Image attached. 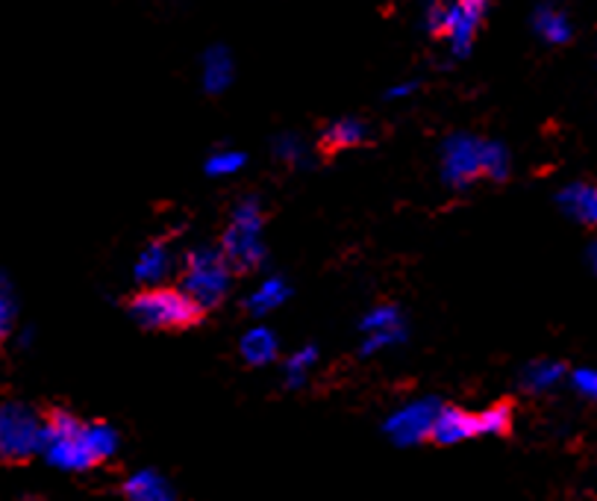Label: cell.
<instances>
[{"mask_svg": "<svg viewBox=\"0 0 597 501\" xmlns=\"http://www.w3.org/2000/svg\"><path fill=\"white\" fill-rule=\"evenodd\" d=\"M595 501H597V499H595Z\"/></svg>", "mask_w": 597, "mask_h": 501, "instance_id": "f1b7e54d", "label": "cell"}, {"mask_svg": "<svg viewBox=\"0 0 597 501\" xmlns=\"http://www.w3.org/2000/svg\"><path fill=\"white\" fill-rule=\"evenodd\" d=\"M574 387L580 389L583 396H589L597 401V372H591V369H580V372H574Z\"/></svg>", "mask_w": 597, "mask_h": 501, "instance_id": "484cf974", "label": "cell"}, {"mask_svg": "<svg viewBox=\"0 0 597 501\" xmlns=\"http://www.w3.org/2000/svg\"><path fill=\"white\" fill-rule=\"evenodd\" d=\"M136 280L145 286L165 284V277L171 275V250L165 243H151L136 259Z\"/></svg>", "mask_w": 597, "mask_h": 501, "instance_id": "7c38bea8", "label": "cell"}, {"mask_svg": "<svg viewBox=\"0 0 597 501\" xmlns=\"http://www.w3.org/2000/svg\"><path fill=\"white\" fill-rule=\"evenodd\" d=\"M591 266H595V272H597V243H595V248H591Z\"/></svg>", "mask_w": 597, "mask_h": 501, "instance_id": "83f0119b", "label": "cell"}, {"mask_svg": "<svg viewBox=\"0 0 597 501\" xmlns=\"http://www.w3.org/2000/svg\"><path fill=\"white\" fill-rule=\"evenodd\" d=\"M245 163H248V156L241 154L239 147H222L206 160V174L209 177H230V174H239Z\"/></svg>", "mask_w": 597, "mask_h": 501, "instance_id": "44dd1931", "label": "cell"}, {"mask_svg": "<svg viewBox=\"0 0 597 501\" xmlns=\"http://www.w3.org/2000/svg\"><path fill=\"white\" fill-rule=\"evenodd\" d=\"M265 216L259 201L245 198L236 204L230 225L222 236V254L233 266V272H254L265 259Z\"/></svg>", "mask_w": 597, "mask_h": 501, "instance_id": "5b68a950", "label": "cell"}, {"mask_svg": "<svg viewBox=\"0 0 597 501\" xmlns=\"http://www.w3.org/2000/svg\"><path fill=\"white\" fill-rule=\"evenodd\" d=\"M488 0H426L424 24L435 39L451 44L456 57H465L477 39Z\"/></svg>", "mask_w": 597, "mask_h": 501, "instance_id": "277c9868", "label": "cell"}, {"mask_svg": "<svg viewBox=\"0 0 597 501\" xmlns=\"http://www.w3.org/2000/svg\"><path fill=\"white\" fill-rule=\"evenodd\" d=\"M509 168H512L509 151H506L501 142L483 139V177L501 183L509 177Z\"/></svg>", "mask_w": 597, "mask_h": 501, "instance_id": "ffe728a7", "label": "cell"}, {"mask_svg": "<svg viewBox=\"0 0 597 501\" xmlns=\"http://www.w3.org/2000/svg\"><path fill=\"white\" fill-rule=\"evenodd\" d=\"M233 286V266L222 254V248H192L179 268V289L200 307L213 310L227 298Z\"/></svg>", "mask_w": 597, "mask_h": 501, "instance_id": "3957f363", "label": "cell"}, {"mask_svg": "<svg viewBox=\"0 0 597 501\" xmlns=\"http://www.w3.org/2000/svg\"><path fill=\"white\" fill-rule=\"evenodd\" d=\"M359 330H362V355H377L383 348L403 342L406 321L394 304H380L371 313H366V319L359 321Z\"/></svg>", "mask_w": 597, "mask_h": 501, "instance_id": "ba28073f", "label": "cell"}, {"mask_svg": "<svg viewBox=\"0 0 597 501\" xmlns=\"http://www.w3.org/2000/svg\"><path fill=\"white\" fill-rule=\"evenodd\" d=\"M563 375V364H556V360H538V364H529L527 369H524L521 384H524V389H529V392H545V389H550L554 384H559Z\"/></svg>", "mask_w": 597, "mask_h": 501, "instance_id": "d6986e66", "label": "cell"}, {"mask_svg": "<svg viewBox=\"0 0 597 501\" xmlns=\"http://www.w3.org/2000/svg\"><path fill=\"white\" fill-rule=\"evenodd\" d=\"M515 422V405L512 401H497L477 413V431L480 437H506Z\"/></svg>", "mask_w": 597, "mask_h": 501, "instance_id": "ac0fdd59", "label": "cell"}, {"mask_svg": "<svg viewBox=\"0 0 597 501\" xmlns=\"http://www.w3.org/2000/svg\"><path fill=\"white\" fill-rule=\"evenodd\" d=\"M274 154L280 156L282 163L295 165V163H300V160H303L307 147H303V139L286 133V136H280L277 142H274Z\"/></svg>", "mask_w": 597, "mask_h": 501, "instance_id": "d4e9b609", "label": "cell"}, {"mask_svg": "<svg viewBox=\"0 0 597 501\" xmlns=\"http://www.w3.org/2000/svg\"><path fill=\"white\" fill-rule=\"evenodd\" d=\"M415 89H419V83H415V80H410V83H398V86L389 89V98H410Z\"/></svg>", "mask_w": 597, "mask_h": 501, "instance_id": "4316f807", "label": "cell"}, {"mask_svg": "<svg viewBox=\"0 0 597 501\" xmlns=\"http://www.w3.org/2000/svg\"><path fill=\"white\" fill-rule=\"evenodd\" d=\"M559 207L583 225H597V186L591 183H572L559 192Z\"/></svg>", "mask_w": 597, "mask_h": 501, "instance_id": "8fae6325", "label": "cell"}, {"mask_svg": "<svg viewBox=\"0 0 597 501\" xmlns=\"http://www.w3.org/2000/svg\"><path fill=\"white\" fill-rule=\"evenodd\" d=\"M121 490H124V499L127 501H174L168 481L159 472H154V469L130 476Z\"/></svg>", "mask_w": 597, "mask_h": 501, "instance_id": "5bb4252c", "label": "cell"}, {"mask_svg": "<svg viewBox=\"0 0 597 501\" xmlns=\"http://www.w3.org/2000/svg\"><path fill=\"white\" fill-rule=\"evenodd\" d=\"M536 30L542 39H547V42H554V44L568 42V35H572V27H568V21H565L559 12H554V9H542V12H538Z\"/></svg>", "mask_w": 597, "mask_h": 501, "instance_id": "7402d4cb", "label": "cell"}, {"mask_svg": "<svg viewBox=\"0 0 597 501\" xmlns=\"http://www.w3.org/2000/svg\"><path fill=\"white\" fill-rule=\"evenodd\" d=\"M439 407L442 405H439L435 398L412 401V405L401 407V410L385 422V433H389L398 446H415V442L421 440H430V428H433Z\"/></svg>", "mask_w": 597, "mask_h": 501, "instance_id": "9c48e42d", "label": "cell"}, {"mask_svg": "<svg viewBox=\"0 0 597 501\" xmlns=\"http://www.w3.org/2000/svg\"><path fill=\"white\" fill-rule=\"evenodd\" d=\"M241 357L248 360L250 366H265L271 364L274 357H277V337H274L268 328H250L245 337H241Z\"/></svg>", "mask_w": 597, "mask_h": 501, "instance_id": "e0dca14e", "label": "cell"}, {"mask_svg": "<svg viewBox=\"0 0 597 501\" xmlns=\"http://www.w3.org/2000/svg\"><path fill=\"white\" fill-rule=\"evenodd\" d=\"M44 416L33 407L7 401L0 405V463H27L42 451Z\"/></svg>", "mask_w": 597, "mask_h": 501, "instance_id": "8992f818", "label": "cell"}, {"mask_svg": "<svg viewBox=\"0 0 597 501\" xmlns=\"http://www.w3.org/2000/svg\"><path fill=\"white\" fill-rule=\"evenodd\" d=\"M130 316L151 330H186L204 319V310L179 286H145L127 301Z\"/></svg>", "mask_w": 597, "mask_h": 501, "instance_id": "6da1fadb", "label": "cell"}, {"mask_svg": "<svg viewBox=\"0 0 597 501\" xmlns=\"http://www.w3.org/2000/svg\"><path fill=\"white\" fill-rule=\"evenodd\" d=\"M442 177L451 190H469L483 177V139L453 133L442 145Z\"/></svg>", "mask_w": 597, "mask_h": 501, "instance_id": "52a82bcc", "label": "cell"}, {"mask_svg": "<svg viewBox=\"0 0 597 501\" xmlns=\"http://www.w3.org/2000/svg\"><path fill=\"white\" fill-rule=\"evenodd\" d=\"M474 437H480L477 413H469V410L451 405L439 407L433 428H430V440L435 446H456V442L474 440Z\"/></svg>", "mask_w": 597, "mask_h": 501, "instance_id": "30bf717a", "label": "cell"}, {"mask_svg": "<svg viewBox=\"0 0 597 501\" xmlns=\"http://www.w3.org/2000/svg\"><path fill=\"white\" fill-rule=\"evenodd\" d=\"M42 454L51 467L65 469V472H85L97 467V458L85 437V422L62 407H53L44 416Z\"/></svg>", "mask_w": 597, "mask_h": 501, "instance_id": "7a4b0ae2", "label": "cell"}, {"mask_svg": "<svg viewBox=\"0 0 597 501\" xmlns=\"http://www.w3.org/2000/svg\"><path fill=\"white\" fill-rule=\"evenodd\" d=\"M318 351L312 346H307L303 351H295L289 357V364H286V380H289V387H300L303 380H307V372L316 366Z\"/></svg>", "mask_w": 597, "mask_h": 501, "instance_id": "603a6c76", "label": "cell"}, {"mask_svg": "<svg viewBox=\"0 0 597 501\" xmlns=\"http://www.w3.org/2000/svg\"><path fill=\"white\" fill-rule=\"evenodd\" d=\"M16 328V298H12V286L0 275V342Z\"/></svg>", "mask_w": 597, "mask_h": 501, "instance_id": "cb8c5ba5", "label": "cell"}, {"mask_svg": "<svg viewBox=\"0 0 597 501\" xmlns=\"http://www.w3.org/2000/svg\"><path fill=\"white\" fill-rule=\"evenodd\" d=\"M289 295L291 289L282 277H268V280H263V284L248 295L245 307H248V313H254V316H265V313L277 310V307L289 301Z\"/></svg>", "mask_w": 597, "mask_h": 501, "instance_id": "9a60e30c", "label": "cell"}, {"mask_svg": "<svg viewBox=\"0 0 597 501\" xmlns=\"http://www.w3.org/2000/svg\"><path fill=\"white\" fill-rule=\"evenodd\" d=\"M233 83V57L227 48H213L204 57V86L206 92H224Z\"/></svg>", "mask_w": 597, "mask_h": 501, "instance_id": "2e32d148", "label": "cell"}, {"mask_svg": "<svg viewBox=\"0 0 597 501\" xmlns=\"http://www.w3.org/2000/svg\"><path fill=\"white\" fill-rule=\"evenodd\" d=\"M368 139H371V130H368L366 122H359V119H339V122H333L325 130L321 147H325V151H350V147L368 145Z\"/></svg>", "mask_w": 597, "mask_h": 501, "instance_id": "4fadbf2b", "label": "cell"}]
</instances>
